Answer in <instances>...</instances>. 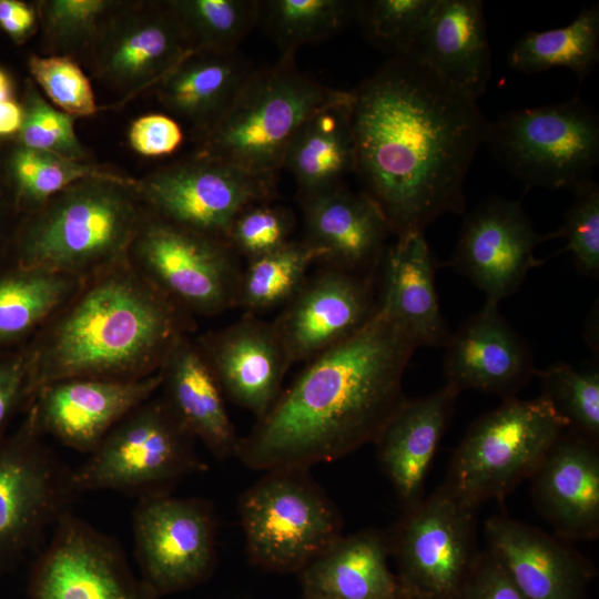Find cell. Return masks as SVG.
<instances>
[{
	"mask_svg": "<svg viewBox=\"0 0 599 599\" xmlns=\"http://www.w3.org/2000/svg\"><path fill=\"white\" fill-rule=\"evenodd\" d=\"M351 93L357 173L392 234L464 213V181L487 120L412 54L392 57Z\"/></svg>",
	"mask_w": 599,
	"mask_h": 599,
	"instance_id": "1",
	"label": "cell"
},
{
	"mask_svg": "<svg viewBox=\"0 0 599 599\" xmlns=\"http://www.w3.org/2000/svg\"><path fill=\"white\" fill-rule=\"evenodd\" d=\"M417 348L378 307L354 334L307 362L246 437L236 458L254 470L309 468L374 443L405 399Z\"/></svg>",
	"mask_w": 599,
	"mask_h": 599,
	"instance_id": "2",
	"label": "cell"
},
{
	"mask_svg": "<svg viewBox=\"0 0 599 599\" xmlns=\"http://www.w3.org/2000/svg\"><path fill=\"white\" fill-rule=\"evenodd\" d=\"M194 317L131 262L85 280L23 351L29 393L72 378H139L156 373Z\"/></svg>",
	"mask_w": 599,
	"mask_h": 599,
	"instance_id": "3",
	"label": "cell"
},
{
	"mask_svg": "<svg viewBox=\"0 0 599 599\" xmlns=\"http://www.w3.org/2000/svg\"><path fill=\"white\" fill-rule=\"evenodd\" d=\"M135 182L79 181L29 213L17 241V266L88 280L130 262L148 213Z\"/></svg>",
	"mask_w": 599,
	"mask_h": 599,
	"instance_id": "4",
	"label": "cell"
},
{
	"mask_svg": "<svg viewBox=\"0 0 599 599\" xmlns=\"http://www.w3.org/2000/svg\"><path fill=\"white\" fill-rule=\"evenodd\" d=\"M345 94L300 71L294 57H281L251 71L222 118L199 139L195 154L276 177L300 126Z\"/></svg>",
	"mask_w": 599,
	"mask_h": 599,
	"instance_id": "5",
	"label": "cell"
},
{
	"mask_svg": "<svg viewBox=\"0 0 599 599\" xmlns=\"http://www.w3.org/2000/svg\"><path fill=\"white\" fill-rule=\"evenodd\" d=\"M566 429V422L542 396L506 398L470 425L443 486L475 508L504 499L534 475Z\"/></svg>",
	"mask_w": 599,
	"mask_h": 599,
	"instance_id": "6",
	"label": "cell"
},
{
	"mask_svg": "<svg viewBox=\"0 0 599 599\" xmlns=\"http://www.w3.org/2000/svg\"><path fill=\"white\" fill-rule=\"evenodd\" d=\"M238 515L250 561L274 572H300L343 535L341 512L308 468L265 471L241 495Z\"/></svg>",
	"mask_w": 599,
	"mask_h": 599,
	"instance_id": "7",
	"label": "cell"
},
{
	"mask_svg": "<svg viewBox=\"0 0 599 599\" xmlns=\"http://www.w3.org/2000/svg\"><path fill=\"white\" fill-rule=\"evenodd\" d=\"M498 163L530 186L575 192L599 162V118L579 95L516 110L487 122L484 143Z\"/></svg>",
	"mask_w": 599,
	"mask_h": 599,
	"instance_id": "8",
	"label": "cell"
},
{
	"mask_svg": "<svg viewBox=\"0 0 599 599\" xmlns=\"http://www.w3.org/2000/svg\"><path fill=\"white\" fill-rule=\"evenodd\" d=\"M195 438L162 398L123 417L90 453L71 480L77 494L115 490L140 498L166 494L180 479L205 469Z\"/></svg>",
	"mask_w": 599,
	"mask_h": 599,
	"instance_id": "9",
	"label": "cell"
},
{
	"mask_svg": "<svg viewBox=\"0 0 599 599\" xmlns=\"http://www.w3.org/2000/svg\"><path fill=\"white\" fill-rule=\"evenodd\" d=\"M476 508L444 486L416 505L387 536L402 599H456L479 554Z\"/></svg>",
	"mask_w": 599,
	"mask_h": 599,
	"instance_id": "10",
	"label": "cell"
},
{
	"mask_svg": "<svg viewBox=\"0 0 599 599\" xmlns=\"http://www.w3.org/2000/svg\"><path fill=\"white\" fill-rule=\"evenodd\" d=\"M130 262L191 315L214 316L237 307L242 267L223 240L146 213Z\"/></svg>",
	"mask_w": 599,
	"mask_h": 599,
	"instance_id": "11",
	"label": "cell"
},
{
	"mask_svg": "<svg viewBox=\"0 0 599 599\" xmlns=\"http://www.w3.org/2000/svg\"><path fill=\"white\" fill-rule=\"evenodd\" d=\"M28 408L21 426L0 437V575L33 549L78 495L71 474L40 440Z\"/></svg>",
	"mask_w": 599,
	"mask_h": 599,
	"instance_id": "12",
	"label": "cell"
},
{
	"mask_svg": "<svg viewBox=\"0 0 599 599\" xmlns=\"http://www.w3.org/2000/svg\"><path fill=\"white\" fill-rule=\"evenodd\" d=\"M275 179L194 153L138 180L136 191L149 213L225 241L244 209L273 200Z\"/></svg>",
	"mask_w": 599,
	"mask_h": 599,
	"instance_id": "13",
	"label": "cell"
},
{
	"mask_svg": "<svg viewBox=\"0 0 599 599\" xmlns=\"http://www.w3.org/2000/svg\"><path fill=\"white\" fill-rule=\"evenodd\" d=\"M196 51L166 1H118L83 62L125 102L153 88Z\"/></svg>",
	"mask_w": 599,
	"mask_h": 599,
	"instance_id": "14",
	"label": "cell"
},
{
	"mask_svg": "<svg viewBox=\"0 0 599 599\" xmlns=\"http://www.w3.org/2000/svg\"><path fill=\"white\" fill-rule=\"evenodd\" d=\"M133 534L141 579L158 597L205 581L216 561V524L209 502L156 494L140 498Z\"/></svg>",
	"mask_w": 599,
	"mask_h": 599,
	"instance_id": "15",
	"label": "cell"
},
{
	"mask_svg": "<svg viewBox=\"0 0 599 599\" xmlns=\"http://www.w3.org/2000/svg\"><path fill=\"white\" fill-rule=\"evenodd\" d=\"M29 599H159L133 575L122 551L106 536L63 515L38 556L29 582Z\"/></svg>",
	"mask_w": 599,
	"mask_h": 599,
	"instance_id": "16",
	"label": "cell"
},
{
	"mask_svg": "<svg viewBox=\"0 0 599 599\" xmlns=\"http://www.w3.org/2000/svg\"><path fill=\"white\" fill-rule=\"evenodd\" d=\"M544 240L519 201L488 199L465 217L450 264L498 304L541 264L535 248Z\"/></svg>",
	"mask_w": 599,
	"mask_h": 599,
	"instance_id": "17",
	"label": "cell"
},
{
	"mask_svg": "<svg viewBox=\"0 0 599 599\" xmlns=\"http://www.w3.org/2000/svg\"><path fill=\"white\" fill-rule=\"evenodd\" d=\"M160 387L159 370L139 378H72L38 389L28 408L42 435L90 454L123 417L152 398Z\"/></svg>",
	"mask_w": 599,
	"mask_h": 599,
	"instance_id": "18",
	"label": "cell"
},
{
	"mask_svg": "<svg viewBox=\"0 0 599 599\" xmlns=\"http://www.w3.org/2000/svg\"><path fill=\"white\" fill-rule=\"evenodd\" d=\"M195 343L224 397L256 419L265 416L293 366L273 321L244 313L234 323L200 335Z\"/></svg>",
	"mask_w": 599,
	"mask_h": 599,
	"instance_id": "19",
	"label": "cell"
},
{
	"mask_svg": "<svg viewBox=\"0 0 599 599\" xmlns=\"http://www.w3.org/2000/svg\"><path fill=\"white\" fill-rule=\"evenodd\" d=\"M376 307L370 277L324 267L306 280L273 323L294 365L354 334Z\"/></svg>",
	"mask_w": 599,
	"mask_h": 599,
	"instance_id": "20",
	"label": "cell"
},
{
	"mask_svg": "<svg viewBox=\"0 0 599 599\" xmlns=\"http://www.w3.org/2000/svg\"><path fill=\"white\" fill-rule=\"evenodd\" d=\"M487 550L529 599H587L596 567L567 540L497 515L485 524Z\"/></svg>",
	"mask_w": 599,
	"mask_h": 599,
	"instance_id": "21",
	"label": "cell"
},
{
	"mask_svg": "<svg viewBox=\"0 0 599 599\" xmlns=\"http://www.w3.org/2000/svg\"><path fill=\"white\" fill-rule=\"evenodd\" d=\"M446 385L460 393L475 389L515 397L535 374L532 355L498 304L486 303L446 342Z\"/></svg>",
	"mask_w": 599,
	"mask_h": 599,
	"instance_id": "22",
	"label": "cell"
},
{
	"mask_svg": "<svg viewBox=\"0 0 599 599\" xmlns=\"http://www.w3.org/2000/svg\"><path fill=\"white\" fill-rule=\"evenodd\" d=\"M530 478L535 505L554 535L567 541L598 537V444L566 429Z\"/></svg>",
	"mask_w": 599,
	"mask_h": 599,
	"instance_id": "23",
	"label": "cell"
},
{
	"mask_svg": "<svg viewBox=\"0 0 599 599\" xmlns=\"http://www.w3.org/2000/svg\"><path fill=\"white\" fill-rule=\"evenodd\" d=\"M305 237L325 267L362 274L375 268L386 251L389 225L365 193L344 185L302 200Z\"/></svg>",
	"mask_w": 599,
	"mask_h": 599,
	"instance_id": "24",
	"label": "cell"
},
{
	"mask_svg": "<svg viewBox=\"0 0 599 599\" xmlns=\"http://www.w3.org/2000/svg\"><path fill=\"white\" fill-rule=\"evenodd\" d=\"M407 54L467 98L478 101L491 72L480 0H434Z\"/></svg>",
	"mask_w": 599,
	"mask_h": 599,
	"instance_id": "25",
	"label": "cell"
},
{
	"mask_svg": "<svg viewBox=\"0 0 599 599\" xmlns=\"http://www.w3.org/2000/svg\"><path fill=\"white\" fill-rule=\"evenodd\" d=\"M458 394L445 385L430 395L405 398L374 441L404 510L424 497L425 479Z\"/></svg>",
	"mask_w": 599,
	"mask_h": 599,
	"instance_id": "26",
	"label": "cell"
},
{
	"mask_svg": "<svg viewBox=\"0 0 599 599\" xmlns=\"http://www.w3.org/2000/svg\"><path fill=\"white\" fill-rule=\"evenodd\" d=\"M159 373L163 399L184 428L217 459L236 457L241 437L224 394L190 334L173 344Z\"/></svg>",
	"mask_w": 599,
	"mask_h": 599,
	"instance_id": "27",
	"label": "cell"
},
{
	"mask_svg": "<svg viewBox=\"0 0 599 599\" xmlns=\"http://www.w3.org/2000/svg\"><path fill=\"white\" fill-rule=\"evenodd\" d=\"M386 247L377 307L419 346H440L450 333L441 314L435 263L423 231L396 236Z\"/></svg>",
	"mask_w": 599,
	"mask_h": 599,
	"instance_id": "28",
	"label": "cell"
},
{
	"mask_svg": "<svg viewBox=\"0 0 599 599\" xmlns=\"http://www.w3.org/2000/svg\"><path fill=\"white\" fill-rule=\"evenodd\" d=\"M387 536L377 530L342 535L298 573L304 598L402 599L388 564Z\"/></svg>",
	"mask_w": 599,
	"mask_h": 599,
	"instance_id": "29",
	"label": "cell"
},
{
	"mask_svg": "<svg viewBox=\"0 0 599 599\" xmlns=\"http://www.w3.org/2000/svg\"><path fill=\"white\" fill-rule=\"evenodd\" d=\"M254 68L237 51H194L153 91L201 139L222 118Z\"/></svg>",
	"mask_w": 599,
	"mask_h": 599,
	"instance_id": "30",
	"label": "cell"
},
{
	"mask_svg": "<svg viewBox=\"0 0 599 599\" xmlns=\"http://www.w3.org/2000/svg\"><path fill=\"white\" fill-rule=\"evenodd\" d=\"M302 200L343 185L355 173L351 93L313 113L292 138L284 156Z\"/></svg>",
	"mask_w": 599,
	"mask_h": 599,
	"instance_id": "31",
	"label": "cell"
},
{
	"mask_svg": "<svg viewBox=\"0 0 599 599\" xmlns=\"http://www.w3.org/2000/svg\"><path fill=\"white\" fill-rule=\"evenodd\" d=\"M84 281L21 266L0 274V345L38 332Z\"/></svg>",
	"mask_w": 599,
	"mask_h": 599,
	"instance_id": "32",
	"label": "cell"
},
{
	"mask_svg": "<svg viewBox=\"0 0 599 599\" xmlns=\"http://www.w3.org/2000/svg\"><path fill=\"white\" fill-rule=\"evenodd\" d=\"M599 58V6L585 7L566 27L531 31L511 47L508 65L519 72L571 70L582 81Z\"/></svg>",
	"mask_w": 599,
	"mask_h": 599,
	"instance_id": "33",
	"label": "cell"
},
{
	"mask_svg": "<svg viewBox=\"0 0 599 599\" xmlns=\"http://www.w3.org/2000/svg\"><path fill=\"white\" fill-rule=\"evenodd\" d=\"M358 1L264 0L258 1L260 24L281 51L295 57L296 50L334 35L357 20Z\"/></svg>",
	"mask_w": 599,
	"mask_h": 599,
	"instance_id": "34",
	"label": "cell"
},
{
	"mask_svg": "<svg viewBox=\"0 0 599 599\" xmlns=\"http://www.w3.org/2000/svg\"><path fill=\"white\" fill-rule=\"evenodd\" d=\"M16 203L31 213L70 185L89 179L122 182L136 180L90 161H79L54 153L18 145L9 159Z\"/></svg>",
	"mask_w": 599,
	"mask_h": 599,
	"instance_id": "35",
	"label": "cell"
},
{
	"mask_svg": "<svg viewBox=\"0 0 599 599\" xmlns=\"http://www.w3.org/2000/svg\"><path fill=\"white\" fill-rule=\"evenodd\" d=\"M314 263H317L315 252L304 240H291L271 253L247 261L242 270L237 307L256 315L285 305L304 285Z\"/></svg>",
	"mask_w": 599,
	"mask_h": 599,
	"instance_id": "36",
	"label": "cell"
},
{
	"mask_svg": "<svg viewBox=\"0 0 599 599\" xmlns=\"http://www.w3.org/2000/svg\"><path fill=\"white\" fill-rule=\"evenodd\" d=\"M196 51L232 52L258 20V0H169Z\"/></svg>",
	"mask_w": 599,
	"mask_h": 599,
	"instance_id": "37",
	"label": "cell"
},
{
	"mask_svg": "<svg viewBox=\"0 0 599 599\" xmlns=\"http://www.w3.org/2000/svg\"><path fill=\"white\" fill-rule=\"evenodd\" d=\"M113 0H45L35 6L48 55L83 63Z\"/></svg>",
	"mask_w": 599,
	"mask_h": 599,
	"instance_id": "38",
	"label": "cell"
},
{
	"mask_svg": "<svg viewBox=\"0 0 599 599\" xmlns=\"http://www.w3.org/2000/svg\"><path fill=\"white\" fill-rule=\"evenodd\" d=\"M541 395L566 422L567 429L598 444L599 441V370L578 369L557 363L536 370Z\"/></svg>",
	"mask_w": 599,
	"mask_h": 599,
	"instance_id": "39",
	"label": "cell"
},
{
	"mask_svg": "<svg viewBox=\"0 0 599 599\" xmlns=\"http://www.w3.org/2000/svg\"><path fill=\"white\" fill-rule=\"evenodd\" d=\"M434 0L358 1L357 22L375 47L392 57L407 54Z\"/></svg>",
	"mask_w": 599,
	"mask_h": 599,
	"instance_id": "40",
	"label": "cell"
},
{
	"mask_svg": "<svg viewBox=\"0 0 599 599\" xmlns=\"http://www.w3.org/2000/svg\"><path fill=\"white\" fill-rule=\"evenodd\" d=\"M21 105L23 120L18 133L20 145L73 160H90L74 130L77 118L48 103L33 82L27 83Z\"/></svg>",
	"mask_w": 599,
	"mask_h": 599,
	"instance_id": "41",
	"label": "cell"
},
{
	"mask_svg": "<svg viewBox=\"0 0 599 599\" xmlns=\"http://www.w3.org/2000/svg\"><path fill=\"white\" fill-rule=\"evenodd\" d=\"M295 226L293 212L263 202L244 209L233 221L225 242L247 261L271 253L291 241Z\"/></svg>",
	"mask_w": 599,
	"mask_h": 599,
	"instance_id": "42",
	"label": "cell"
},
{
	"mask_svg": "<svg viewBox=\"0 0 599 599\" xmlns=\"http://www.w3.org/2000/svg\"><path fill=\"white\" fill-rule=\"evenodd\" d=\"M29 70L48 98L74 118L91 116L98 111L94 92L79 62L62 55H37L29 59Z\"/></svg>",
	"mask_w": 599,
	"mask_h": 599,
	"instance_id": "43",
	"label": "cell"
},
{
	"mask_svg": "<svg viewBox=\"0 0 599 599\" xmlns=\"http://www.w3.org/2000/svg\"><path fill=\"white\" fill-rule=\"evenodd\" d=\"M575 201L564 216L557 232L546 235L567 240L566 250L571 253L577 270L583 275L599 274V189L593 180L575 192Z\"/></svg>",
	"mask_w": 599,
	"mask_h": 599,
	"instance_id": "44",
	"label": "cell"
},
{
	"mask_svg": "<svg viewBox=\"0 0 599 599\" xmlns=\"http://www.w3.org/2000/svg\"><path fill=\"white\" fill-rule=\"evenodd\" d=\"M128 139L136 153L158 158L174 153L182 144L184 134L179 122L172 116L151 113L132 122Z\"/></svg>",
	"mask_w": 599,
	"mask_h": 599,
	"instance_id": "45",
	"label": "cell"
},
{
	"mask_svg": "<svg viewBox=\"0 0 599 599\" xmlns=\"http://www.w3.org/2000/svg\"><path fill=\"white\" fill-rule=\"evenodd\" d=\"M456 599H529L489 550L479 551Z\"/></svg>",
	"mask_w": 599,
	"mask_h": 599,
	"instance_id": "46",
	"label": "cell"
},
{
	"mask_svg": "<svg viewBox=\"0 0 599 599\" xmlns=\"http://www.w3.org/2000/svg\"><path fill=\"white\" fill-rule=\"evenodd\" d=\"M28 367L24 352L0 357V437L11 416L29 406Z\"/></svg>",
	"mask_w": 599,
	"mask_h": 599,
	"instance_id": "47",
	"label": "cell"
},
{
	"mask_svg": "<svg viewBox=\"0 0 599 599\" xmlns=\"http://www.w3.org/2000/svg\"><path fill=\"white\" fill-rule=\"evenodd\" d=\"M39 24L37 9L18 0H0V28L16 41H24Z\"/></svg>",
	"mask_w": 599,
	"mask_h": 599,
	"instance_id": "48",
	"label": "cell"
},
{
	"mask_svg": "<svg viewBox=\"0 0 599 599\" xmlns=\"http://www.w3.org/2000/svg\"><path fill=\"white\" fill-rule=\"evenodd\" d=\"M23 120L22 105L10 99L0 102V138L19 133Z\"/></svg>",
	"mask_w": 599,
	"mask_h": 599,
	"instance_id": "49",
	"label": "cell"
},
{
	"mask_svg": "<svg viewBox=\"0 0 599 599\" xmlns=\"http://www.w3.org/2000/svg\"><path fill=\"white\" fill-rule=\"evenodd\" d=\"M12 99V82L10 77L0 69V102Z\"/></svg>",
	"mask_w": 599,
	"mask_h": 599,
	"instance_id": "50",
	"label": "cell"
},
{
	"mask_svg": "<svg viewBox=\"0 0 599 599\" xmlns=\"http://www.w3.org/2000/svg\"><path fill=\"white\" fill-rule=\"evenodd\" d=\"M0 212H1V194H0Z\"/></svg>",
	"mask_w": 599,
	"mask_h": 599,
	"instance_id": "51",
	"label": "cell"
},
{
	"mask_svg": "<svg viewBox=\"0 0 599 599\" xmlns=\"http://www.w3.org/2000/svg\"><path fill=\"white\" fill-rule=\"evenodd\" d=\"M304 599H316V598H304Z\"/></svg>",
	"mask_w": 599,
	"mask_h": 599,
	"instance_id": "52",
	"label": "cell"
}]
</instances>
